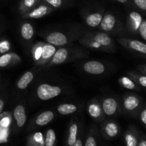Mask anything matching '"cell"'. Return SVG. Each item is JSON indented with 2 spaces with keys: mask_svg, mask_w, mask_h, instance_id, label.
Here are the masks:
<instances>
[{
  "mask_svg": "<svg viewBox=\"0 0 146 146\" xmlns=\"http://www.w3.org/2000/svg\"><path fill=\"white\" fill-rule=\"evenodd\" d=\"M29 145H44V143L43 142V138L41 133H34L32 135H31L29 137Z\"/></svg>",
  "mask_w": 146,
  "mask_h": 146,
  "instance_id": "4316f807",
  "label": "cell"
},
{
  "mask_svg": "<svg viewBox=\"0 0 146 146\" xmlns=\"http://www.w3.org/2000/svg\"><path fill=\"white\" fill-rule=\"evenodd\" d=\"M68 56H69V52H68V48H60L58 49H56L51 59L48 62L47 66L49 67L52 66L59 65V64L66 62V60L68 59Z\"/></svg>",
  "mask_w": 146,
  "mask_h": 146,
  "instance_id": "9c48e42d",
  "label": "cell"
},
{
  "mask_svg": "<svg viewBox=\"0 0 146 146\" xmlns=\"http://www.w3.org/2000/svg\"><path fill=\"white\" fill-rule=\"evenodd\" d=\"M102 111L106 115H113L115 113L118 108L117 101L113 98H106L104 100L102 103Z\"/></svg>",
  "mask_w": 146,
  "mask_h": 146,
  "instance_id": "8fae6325",
  "label": "cell"
},
{
  "mask_svg": "<svg viewBox=\"0 0 146 146\" xmlns=\"http://www.w3.org/2000/svg\"><path fill=\"white\" fill-rule=\"evenodd\" d=\"M103 14L99 12H94L88 14L86 17V23L90 27H97L101 23Z\"/></svg>",
  "mask_w": 146,
  "mask_h": 146,
  "instance_id": "e0dca14e",
  "label": "cell"
},
{
  "mask_svg": "<svg viewBox=\"0 0 146 146\" xmlns=\"http://www.w3.org/2000/svg\"><path fill=\"white\" fill-rule=\"evenodd\" d=\"M85 146H96L97 143L96 140L94 138V136H88L87 138L86 141L85 143H84Z\"/></svg>",
  "mask_w": 146,
  "mask_h": 146,
  "instance_id": "836d02e7",
  "label": "cell"
},
{
  "mask_svg": "<svg viewBox=\"0 0 146 146\" xmlns=\"http://www.w3.org/2000/svg\"><path fill=\"white\" fill-rule=\"evenodd\" d=\"M118 41L119 44L125 46L128 49L132 50L133 51L141 53L145 55L146 54V46L145 43L140 41L138 40L131 39V38H118Z\"/></svg>",
  "mask_w": 146,
  "mask_h": 146,
  "instance_id": "277c9868",
  "label": "cell"
},
{
  "mask_svg": "<svg viewBox=\"0 0 146 146\" xmlns=\"http://www.w3.org/2000/svg\"><path fill=\"white\" fill-rule=\"evenodd\" d=\"M140 99L138 97L133 95H129L125 97L123 101V106L126 111H134L139 107Z\"/></svg>",
  "mask_w": 146,
  "mask_h": 146,
  "instance_id": "4fadbf2b",
  "label": "cell"
},
{
  "mask_svg": "<svg viewBox=\"0 0 146 146\" xmlns=\"http://www.w3.org/2000/svg\"><path fill=\"white\" fill-rule=\"evenodd\" d=\"M84 70L86 73L92 75H100L105 71V66L97 61H90L83 66Z\"/></svg>",
  "mask_w": 146,
  "mask_h": 146,
  "instance_id": "30bf717a",
  "label": "cell"
},
{
  "mask_svg": "<svg viewBox=\"0 0 146 146\" xmlns=\"http://www.w3.org/2000/svg\"><path fill=\"white\" fill-rule=\"evenodd\" d=\"M83 145V143L81 142V141L80 139H77L75 141V142H74V145L73 146H81Z\"/></svg>",
  "mask_w": 146,
  "mask_h": 146,
  "instance_id": "8d00e7d4",
  "label": "cell"
},
{
  "mask_svg": "<svg viewBox=\"0 0 146 146\" xmlns=\"http://www.w3.org/2000/svg\"><path fill=\"white\" fill-rule=\"evenodd\" d=\"M104 131L106 135L109 138H115L118 133L119 128L118 124L114 121H109L105 124L104 127Z\"/></svg>",
  "mask_w": 146,
  "mask_h": 146,
  "instance_id": "ac0fdd59",
  "label": "cell"
},
{
  "mask_svg": "<svg viewBox=\"0 0 146 146\" xmlns=\"http://www.w3.org/2000/svg\"><path fill=\"white\" fill-rule=\"evenodd\" d=\"M19 57L14 53H4L0 56V68H5L11 65L12 63H15L16 61H20L19 60H16V58Z\"/></svg>",
  "mask_w": 146,
  "mask_h": 146,
  "instance_id": "2e32d148",
  "label": "cell"
},
{
  "mask_svg": "<svg viewBox=\"0 0 146 146\" xmlns=\"http://www.w3.org/2000/svg\"><path fill=\"white\" fill-rule=\"evenodd\" d=\"M138 8L143 11L146 10V0H131Z\"/></svg>",
  "mask_w": 146,
  "mask_h": 146,
  "instance_id": "d6a6232c",
  "label": "cell"
},
{
  "mask_svg": "<svg viewBox=\"0 0 146 146\" xmlns=\"http://www.w3.org/2000/svg\"><path fill=\"white\" fill-rule=\"evenodd\" d=\"M42 44L43 42H38L36 44L32 49V57L35 63L38 61L41 56V49H42Z\"/></svg>",
  "mask_w": 146,
  "mask_h": 146,
  "instance_id": "f1b7e54d",
  "label": "cell"
},
{
  "mask_svg": "<svg viewBox=\"0 0 146 146\" xmlns=\"http://www.w3.org/2000/svg\"><path fill=\"white\" fill-rule=\"evenodd\" d=\"M88 111L89 115L93 118H95V119L101 118L103 115L102 108H101L100 104L98 102H96V101H92L88 105Z\"/></svg>",
  "mask_w": 146,
  "mask_h": 146,
  "instance_id": "d6986e66",
  "label": "cell"
},
{
  "mask_svg": "<svg viewBox=\"0 0 146 146\" xmlns=\"http://www.w3.org/2000/svg\"><path fill=\"white\" fill-rule=\"evenodd\" d=\"M100 29L105 32L112 33L118 26V20L117 18L111 13H107L103 17L102 20L99 25Z\"/></svg>",
  "mask_w": 146,
  "mask_h": 146,
  "instance_id": "5b68a950",
  "label": "cell"
},
{
  "mask_svg": "<svg viewBox=\"0 0 146 146\" xmlns=\"http://www.w3.org/2000/svg\"><path fill=\"white\" fill-rule=\"evenodd\" d=\"M142 19V17L139 13L131 11L127 17V28L129 30V32L133 34H138V28Z\"/></svg>",
  "mask_w": 146,
  "mask_h": 146,
  "instance_id": "52a82bcc",
  "label": "cell"
},
{
  "mask_svg": "<svg viewBox=\"0 0 146 146\" xmlns=\"http://www.w3.org/2000/svg\"><path fill=\"white\" fill-rule=\"evenodd\" d=\"M119 83L123 87L129 90H139V87L129 77L123 76L120 78Z\"/></svg>",
  "mask_w": 146,
  "mask_h": 146,
  "instance_id": "cb8c5ba5",
  "label": "cell"
},
{
  "mask_svg": "<svg viewBox=\"0 0 146 146\" xmlns=\"http://www.w3.org/2000/svg\"><path fill=\"white\" fill-rule=\"evenodd\" d=\"M42 0H21L19 4V11L23 14L31 11L36 6L41 2Z\"/></svg>",
  "mask_w": 146,
  "mask_h": 146,
  "instance_id": "9a60e30c",
  "label": "cell"
},
{
  "mask_svg": "<svg viewBox=\"0 0 146 146\" xmlns=\"http://www.w3.org/2000/svg\"><path fill=\"white\" fill-rule=\"evenodd\" d=\"M33 79H34V74L31 71H27L18 81L17 87L19 89H25L33 81Z\"/></svg>",
  "mask_w": 146,
  "mask_h": 146,
  "instance_id": "ffe728a7",
  "label": "cell"
},
{
  "mask_svg": "<svg viewBox=\"0 0 146 146\" xmlns=\"http://www.w3.org/2000/svg\"><path fill=\"white\" fill-rule=\"evenodd\" d=\"M115 1H118V2L119 3H121V4H128L130 2H131V0H115Z\"/></svg>",
  "mask_w": 146,
  "mask_h": 146,
  "instance_id": "74e56055",
  "label": "cell"
},
{
  "mask_svg": "<svg viewBox=\"0 0 146 146\" xmlns=\"http://www.w3.org/2000/svg\"><path fill=\"white\" fill-rule=\"evenodd\" d=\"M57 111L61 115H69L74 113L77 111V107L74 104H63L58 106Z\"/></svg>",
  "mask_w": 146,
  "mask_h": 146,
  "instance_id": "7402d4cb",
  "label": "cell"
},
{
  "mask_svg": "<svg viewBox=\"0 0 146 146\" xmlns=\"http://www.w3.org/2000/svg\"><path fill=\"white\" fill-rule=\"evenodd\" d=\"M10 49V43L7 40L0 41V54L7 53Z\"/></svg>",
  "mask_w": 146,
  "mask_h": 146,
  "instance_id": "1f68e13d",
  "label": "cell"
},
{
  "mask_svg": "<svg viewBox=\"0 0 146 146\" xmlns=\"http://www.w3.org/2000/svg\"><path fill=\"white\" fill-rule=\"evenodd\" d=\"M56 140V135L55 131L50 128L46 131V133L44 145L46 146H53L55 144Z\"/></svg>",
  "mask_w": 146,
  "mask_h": 146,
  "instance_id": "484cf974",
  "label": "cell"
},
{
  "mask_svg": "<svg viewBox=\"0 0 146 146\" xmlns=\"http://www.w3.org/2000/svg\"><path fill=\"white\" fill-rule=\"evenodd\" d=\"M4 100L1 99V98H0V114H1V112H2L3 109H4Z\"/></svg>",
  "mask_w": 146,
  "mask_h": 146,
  "instance_id": "d590c367",
  "label": "cell"
},
{
  "mask_svg": "<svg viewBox=\"0 0 146 146\" xmlns=\"http://www.w3.org/2000/svg\"><path fill=\"white\" fill-rule=\"evenodd\" d=\"M14 117L17 121L18 127L21 128L24 125L27 121L25 108L22 105H18L14 110Z\"/></svg>",
  "mask_w": 146,
  "mask_h": 146,
  "instance_id": "7c38bea8",
  "label": "cell"
},
{
  "mask_svg": "<svg viewBox=\"0 0 146 146\" xmlns=\"http://www.w3.org/2000/svg\"><path fill=\"white\" fill-rule=\"evenodd\" d=\"M129 78H131L136 84L142 86L143 88L146 87V77L145 75H139V74H134V73H128Z\"/></svg>",
  "mask_w": 146,
  "mask_h": 146,
  "instance_id": "d4e9b609",
  "label": "cell"
},
{
  "mask_svg": "<svg viewBox=\"0 0 146 146\" xmlns=\"http://www.w3.org/2000/svg\"><path fill=\"white\" fill-rule=\"evenodd\" d=\"M54 118V113L51 111H46L41 113L36 119V124L38 126H44L49 123Z\"/></svg>",
  "mask_w": 146,
  "mask_h": 146,
  "instance_id": "5bb4252c",
  "label": "cell"
},
{
  "mask_svg": "<svg viewBox=\"0 0 146 146\" xmlns=\"http://www.w3.org/2000/svg\"><path fill=\"white\" fill-rule=\"evenodd\" d=\"M56 51L55 46L49 44V43H43L42 49H41V56L36 64L38 66H42L48 64L54 56V53Z\"/></svg>",
  "mask_w": 146,
  "mask_h": 146,
  "instance_id": "8992f818",
  "label": "cell"
},
{
  "mask_svg": "<svg viewBox=\"0 0 146 146\" xmlns=\"http://www.w3.org/2000/svg\"><path fill=\"white\" fill-rule=\"evenodd\" d=\"M44 1L54 9H57L62 7L66 0H44Z\"/></svg>",
  "mask_w": 146,
  "mask_h": 146,
  "instance_id": "f546056e",
  "label": "cell"
},
{
  "mask_svg": "<svg viewBox=\"0 0 146 146\" xmlns=\"http://www.w3.org/2000/svg\"><path fill=\"white\" fill-rule=\"evenodd\" d=\"M78 127L77 123L71 124L69 128V132H68V139H67V144L69 146L74 145V142L77 138V133H78Z\"/></svg>",
  "mask_w": 146,
  "mask_h": 146,
  "instance_id": "603a6c76",
  "label": "cell"
},
{
  "mask_svg": "<svg viewBox=\"0 0 146 146\" xmlns=\"http://www.w3.org/2000/svg\"><path fill=\"white\" fill-rule=\"evenodd\" d=\"M68 36L64 33L59 31H54L47 35L46 40L47 42L55 46H61L68 43Z\"/></svg>",
  "mask_w": 146,
  "mask_h": 146,
  "instance_id": "ba28073f",
  "label": "cell"
},
{
  "mask_svg": "<svg viewBox=\"0 0 146 146\" xmlns=\"http://www.w3.org/2000/svg\"><path fill=\"white\" fill-rule=\"evenodd\" d=\"M61 88L57 86L42 84L37 88L36 94L38 98L42 101H48L58 96L61 94Z\"/></svg>",
  "mask_w": 146,
  "mask_h": 146,
  "instance_id": "7a4b0ae2",
  "label": "cell"
},
{
  "mask_svg": "<svg viewBox=\"0 0 146 146\" xmlns=\"http://www.w3.org/2000/svg\"><path fill=\"white\" fill-rule=\"evenodd\" d=\"M139 146H146V141L145 140H143L139 144H138Z\"/></svg>",
  "mask_w": 146,
  "mask_h": 146,
  "instance_id": "f35d334b",
  "label": "cell"
},
{
  "mask_svg": "<svg viewBox=\"0 0 146 146\" xmlns=\"http://www.w3.org/2000/svg\"><path fill=\"white\" fill-rule=\"evenodd\" d=\"M53 9L54 8L52 7L44 1V3L38 4V5L36 6L31 11L23 14V17L30 19H39L49 14Z\"/></svg>",
  "mask_w": 146,
  "mask_h": 146,
  "instance_id": "3957f363",
  "label": "cell"
},
{
  "mask_svg": "<svg viewBox=\"0 0 146 146\" xmlns=\"http://www.w3.org/2000/svg\"><path fill=\"white\" fill-rule=\"evenodd\" d=\"M141 121L144 125L146 124V110L143 109L141 113Z\"/></svg>",
  "mask_w": 146,
  "mask_h": 146,
  "instance_id": "e575fe53",
  "label": "cell"
},
{
  "mask_svg": "<svg viewBox=\"0 0 146 146\" xmlns=\"http://www.w3.org/2000/svg\"><path fill=\"white\" fill-rule=\"evenodd\" d=\"M138 33L143 40H146V20L143 19L138 28Z\"/></svg>",
  "mask_w": 146,
  "mask_h": 146,
  "instance_id": "4dcf8cb0",
  "label": "cell"
},
{
  "mask_svg": "<svg viewBox=\"0 0 146 146\" xmlns=\"http://www.w3.org/2000/svg\"><path fill=\"white\" fill-rule=\"evenodd\" d=\"M125 143L128 146H136L138 145V139L134 133L132 131H128L126 133L125 137Z\"/></svg>",
  "mask_w": 146,
  "mask_h": 146,
  "instance_id": "83f0119b",
  "label": "cell"
},
{
  "mask_svg": "<svg viewBox=\"0 0 146 146\" xmlns=\"http://www.w3.org/2000/svg\"><path fill=\"white\" fill-rule=\"evenodd\" d=\"M34 34V27L30 23L25 22L21 25V35L25 40H29L32 38Z\"/></svg>",
  "mask_w": 146,
  "mask_h": 146,
  "instance_id": "44dd1931",
  "label": "cell"
},
{
  "mask_svg": "<svg viewBox=\"0 0 146 146\" xmlns=\"http://www.w3.org/2000/svg\"><path fill=\"white\" fill-rule=\"evenodd\" d=\"M84 36L93 40L101 48L102 51H112L115 48L113 38L105 32H92L87 33Z\"/></svg>",
  "mask_w": 146,
  "mask_h": 146,
  "instance_id": "6da1fadb",
  "label": "cell"
}]
</instances>
